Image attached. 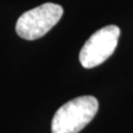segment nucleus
I'll return each mask as SVG.
<instances>
[{
    "mask_svg": "<svg viewBox=\"0 0 133 133\" xmlns=\"http://www.w3.org/2000/svg\"><path fill=\"white\" fill-rule=\"evenodd\" d=\"M62 16L63 8L60 5L45 2L19 17L16 23L17 35L26 40L42 38L60 21Z\"/></svg>",
    "mask_w": 133,
    "mask_h": 133,
    "instance_id": "f03ea898",
    "label": "nucleus"
},
{
    "mask_svg": "<svg viewBox=\"0 0 133 133\" xmlns=\"http://www.w3.org/2000/svg\"><path fill=\"white\" fill-rule=\"evenodd\" d=\"M98 109V100L91 95L70 100L53 115L52 133H79L93 120Z\"/></svg>",
    "mask_w": 133,
    "mask_h": 133,
    "instance_id": "f257e3e1",
    "label": "nucleus"
},
{
    "mask_svg": "<svg viewBox=\"0 0 133 133\" xmlns=\"http://www.w3.org/2000/svg\"><path fill=\"white\" fill-rule=\"evenodd\" d=\"M120 35V28L114 24L103 27L94 32L83 44L79 55L83 68L92 69L110 58L118 45Z\"/></svg>",
    "mask_w": 133,
    "mask_h": 133,
    "instance_id": "7ed1b4c3",
    "label": "nucleus"
}]
</instances>
